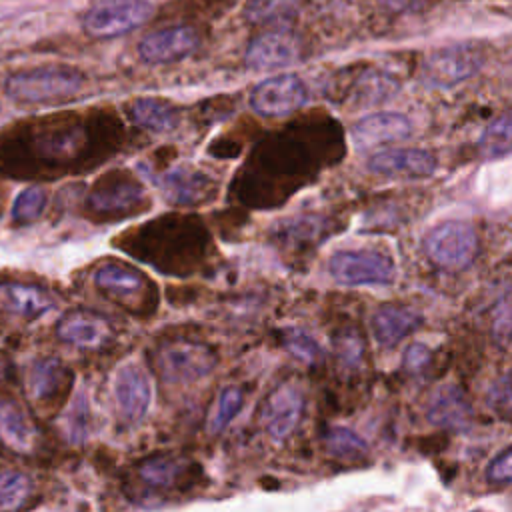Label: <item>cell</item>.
<instances>
[{"label":"cell","mask_w":512,"mask_h":512,"mask_svg":"<svg viewBox=\"0 0 512 512\" xmlns=\"http://www.w3.org/2000/svg\"><path fill=\"white\" fill-rule=\"evenodd\" d=\"M300 40L288 30H270L256 36L244 54V62L250 70L268 72L292 66L300 60Z\"/></svg>","instance_id":"9a60e30c"},{"label":"cell","mask_w":512,"mask_h":512,"mask_svg":"<svg viewBox=\"0 0 512 512\" xmlns=\"http://www.w3.org/2000/svg\"><path fill=\"white\" fill-rule=\"evenodd\" d=\"M436 166V158L418 148H388L368 160L370 172L390 178H428Z\"/></svg>","instance_id":"d6986e66"},{"label":"cell","mask_w":512,"mask_h":512,"mask_svg":"<svg viewBox=\"0 0 512 512\" xmlns=\"http://www.w3.org/2000/svg\"><path fill=\"white\" fill-rule=\"evenodd\" d=\"M484 58L468 44L446 46L430 52L420 66V80L430 88H450L474 76Z\"/></svg>","instance_id":"30bf717a"},{"label":"cell","mask_w":512,"mask_h":512,"mask_svg":"<svg viewBox=\"0 0 512 512\" xmlns=\"http://www.w3.org/2000/svg\"><path fill=\"white\" fill-rule=\"evenodd\" d=\"M300 0H246L244 18L252 24L280 26L296 18Z\"/></svg>","instance_id":"83f0119b"},{"label":"cell","mask_w":512,"mask_h":512,"mask_svg":"<svg viewBox=\"0 0 512 512\" xmlns=\"http://www.w3.org/2000/svg\"><path fill=\"white\" fill-rule=\"evenodd\" d=\"M84 74L70 66H36L6 78V94L22 104H50L68 100L84 88Z\"/></svg>","instance_id":"5b68a950"},{"label":"cell","mask_w":512,"mask_h":512,"mask_svg":"<svg viewBox=\"0 0 512 512\" xmlns=\"http://www.w3.org/2000/svg\"><path fill=\"white\" fill-rule=\"evenodd\" d=\"M156 184L166 200L176 206H196L216 194V182L208 174L186 166H174L156 174Z\"/></svg>","instance_id":"ac0fdd59"},{"label":"cell","mask_w":512,"mask_h":512,"mask_svg":"<svg viewBox=\"0 0 512 512\" xmlns=\"http://www.w3.org/2000/svg\"><path fill=\"white\" fill-rule=\"evenodd\" d=\"M398 88H400L398 80L388 72L368 70L356 80L352 88V102L360 108L376 106L390 100L398 92Z\"/></svg>","instance_id":"4316f807"},{"label":"cell","mask_w":512,"mask_h":512,"mask_svg":"<svg viewBox=\"0 0 512 512\" xmlns=\"http://www.w3.org/2000/svg\"><path fill=\"white\" fill-rule=\"evenodd\" d=\"M152 14L150 0H98L86 10L82 26L90 38H118L146 24Z\"/></svg>","instance_id":"ba28073f"},{"label":"cell","mask_w":512,"mask_h":512,"mask_svg":"<svg viewBox=\"0 0 512 512\" xmlns=\"http://www.w3.org/2000/svg\"><path fill=\"white\" fill-rule=\"evenodd\" d=\"M478 146L486 158H496L512 150V110L502 112L486 126Z\"/></svg>","instance_id":"f546056e"},{"label":"cell","mask_w":512,"mask_h":512,"mask_svg":"<svg viewBox=\"0 0 512 512\" xmlns=\"http://www.w3.org/2000/svg\"><path fill=\"white\" fill-rule=\"evenodd\" d=\"M130 144L114 116H62L12 126L0 134V174L56 180L86 174Z\"/></svg>","instance_id":"6da1fadb"},{"label":"cell","mask_w":512,"mask_h":512,"mask_svg":"<svg viewBox=\"0 0 512 512\" xmlns=\"http://www.w3.org/2000/svg\"><path fill=\"white\" fill-rule=\"evenodd\" d=\"M392 12H408L422 6L426 0H380Z\"/></svg>","instance_id":"f35d334b"},{"label":"cell","mask_w":512,"mask_h":512,"mask_svg":"<svg viewBox=\"0 0 512 512\" xmlns=\"http://www.w3.org/2000/svg\"><path fill=\"white\" fill-rule=\"evenodd\" d=\"M486 478L492 484H508L512 482V446L500 452L486 468Z\"/></svg>","instance_id":"74e56055"},{"label":"cell","mask_w":512,"mask_h":512,"mask_svg":"<svg viewBox=\"0 0 512 512\" xmlns=\"http://www.w3.org/2000/svg\"><path fill=\"white\" fill-rule=\"evenodd\" d=\"M334 350H336V358L344 368H356L362 360V352H364V342L362 336L356 330H344L336 336L334 340Z\"/></svg>","instance_id":"d590c367"},{"label":"cell","mask_w":512,"mask_h":512,"mask_svg":"<svg viewBox=\"0 0 512 512\" xmlns=\"http://www.w3.org/2000/svg\"><path fill=\"white\" fill-rule=\"evenodd\" d=\"M130 122L148 132H170L178 126V108L162 98H136L128 104Z\"/></svg>","instance_id":"484cf974"},{"label":"cell","mask_w":512,"mask_h":512,"mask_svg":"<svg viewBox=\"0 0 512 512\" xmlns=\"http://www.w3.org/2000/svg\"><path fill=\"white\" fill-rule=\"evenodd\" d=\"M304 412V396L294 384L276 386L264 400L260 422L274 440H286L300 424Z\"/></svg>","instance_id":"2e32d148"},{"label":"cell","mask_w":512,"mask_h":512,"mask_svg":"<svg viewBox=\"0 0 512 512\" xmlns=\"http://www.w3.org/2000/svg\"><path fill=\"white\" fill-rule=\"evenodd\" d=\"M200 44L198 32L190 26H168L146 34L138 42V56L146 64H172L190 56Z\"/></svg>","instance_id":"e0dca14e"},{"label":"cell","mask_w":512,"mask_h":512,"mask_svg":"<svg viewBox=\"0 0 512 512\" xmlns=\"http://www.w3.org/2000/svg\"><path fill=\"white\" fill-rule=\"evenodd\" d=\"M0 444L18 456H32L38 448L34 422L10 396H0Z\"/></svg>","instance_id":"ffe728a7"},{"label":"cell","mask_w":512,"mask_h":512,"mask_svg":"<svg viewBox=\"0 0 512 512\" xmlns=\"http://www.w3.org/2000/svg\"><path fill=\"white\" fill-rule=\"evenodd\" d=\"M150 196L144 184L126 168H114L98 176L82 200V214L96 222H118L148 210Z\"/></svg>","instance_id":"3957f363"},{"label":"cell","mask_w":512,"mask_h":512,"mask_svg":"<svg viewBox=\"0 0 512 512\" xmlns=\"http://www.w3.org/2000/svg\"><path fill=\"white\" fill-rule=\"evenodd\" d=\"M412 134V122L398 112H374L352 126V140L358 148L394 144Z\"/></svg>","instance_id":"44dd1931"},{"label":"cell","mask_w":512,"mask_h":512,"mask_svg":"<svg viewBox=\"0 0 512 512\" xmlns=\"http://www.w3.org/2000/svg\"><path fill=\"white\" fill-rule=\"evenodd\" d=\"M426 416L438 428L462 430L472 420V406L458 386L444 384L430 396Z\"/></svg>","instance_id":"603a6c76"},{"label":"cell","mask_w":512,"mask_h":512,"mask_svg":"<svg viewBox=\"0 0 512 512\" xmlns=\"http://www.w3.org/2000/svg\"><path fill=\"white\" fill-rule=\"evenodd\" d=\"M432 360V352L428 346L420 344V342H414L410 344L406 350H404V358H402V368L408 372V374H422L428 364Z\"/></svg>","instance_id":"8d00e7d4"},{"label":"cell","mask_w":512,"mask_h":512,"mask_svg":"<svg viewBox=\"0 0 512 512\" xmlns=\"http://www.w3.org/2000/svg\"><path fill=\"white\" fill-rule=\"evenodd\" d=\"M2 210H4V192L0 190V216H2Z\"/></svg>","instance_id":"ab89813d"},{"label":"cell","mask_w":512,"mask_h":512,"mask_svg":"<svg viewBox=\"0 0 512 512\" xmlns=\"http://www.w3.org/2000/svg\"><path fill=\"white\" fill-rule=\"evenodd\" d=\"M46 190L42 186H28L24 188L14 204H12V224L14 226H26L34 220H38L46 208Z\"/></svg>","instance_id":"1f68e13d"},{"label":"cell","mask_w":512,"mask_h":512,"mask_svg":"<svg viewBox=\"0 0 512 512\" xmlns=\"http://www.w3.org/2000/svg\"><path fill=\"white\" fill-rule=\"evenodd\" d=\"M60 430L66 440L70 442H82L88 436L90 430V408L84 394H78L72 402V406L62 414Z\"/></svg>","instance_id":"836d02e7"},{"label":"cell","mask_w":512,"mask_h":512,"mask_svg":"<svg viewBox=\"0 0 512 512\" xmlns=\"http://www.w3.org/2000/svg\"><path fill=\"white\" fill-rule=\"evenodd\" d=\"M96 290L136 318H150L158 308L156 284L122 260H106L94 270Z\"/></svg>","instance_id":"277c9868"},{"label":"cell","mask_w":512,"mask_h":512,"mask_svg":"<svg viewBox=\"0 0 512 512\" xmlns=\"http://www.w3.org/2000/svg\"><path fill=\"white\" fill-rule=\"evenodd\" d=\"M422 324V316L406 306L386 304L372 316V332L382 346H394Z\"/></svg>","instance_id":"d4e9b609"},{"label":"cell","mask_w":512,"mask_h":512,"mask_svg":"<svg viewBox=\"0 0 512 512\" xmlns=\"http://www.w3.org/2000/svg\"><path fill=\"white\" fill-rule=\"evenodd\" d=\"M188 462L172 454H152L136 464L138 482L150 492H168L184 486Z\"/></svg>","instance_id":"cb8c5ba5"},{"label":"cell","mask_w":512,"mask_h":512,"mask_svg":"<svg viewBox=\"0 0 512 512\" xmlns=\"http://www.w3.org/2000/svg\"><path fill=\"white\" fill-rule=\"evenodd\" d=\"M206 234L192 216L166 214L122 232L114 246L164 274H188L202 256Z\"/></svg>","instance_id":"7a4b0ae2"},{"label":"cell","mask_w":512,"mask_h":512,"mask_svg":"<svg viewBox=\"0 0 512 512\" xmlns=\"http://www.w3.org/2000/svg\"><path fill=\"white\" fill-rule=\"evenodd\" d=\"M330 274L346 286L388 284L394 280V262L376 250H340L330 258Z\"/></svg>","instance_id":"8fae6325"},{"label":"cell","mask_w":512,"mask_h":512,"mask_svg":"<svg viewBox=\"0 0 512 512\" xmlns=\"http://www.w3.org/2000/svg\"><path fill=\"white\" fill-rule=\"evenodd\" d=\"M32 492V480L18 470L0 472V510L22 508Z\"/></svg>","instance_id":"4dcf8cb0"},{"label":"cell","mask_w":512,"mask_h":512,"mask_svg":"<svg viewBox=\"0 0 512 512\" xmlns=\"http://www.w3.org/2000/svg\"><path fill=\"white\" fill-rule=\"evenodd\" d=\"M0 308L22 320H36L54 308L50 294L32 282L0 280Z\"/></svg>","instance_id":"7402d4cb"},{"label":"cell","mask_w":512,"mask_h":512,"mask_svg":"<svg viewBox=\"0 0 512 512\" xmlns=\"http://www.w3.org/2000/svg\"><path fill=\"white\" fill-rule=\"evenodd\" d=\"M74 372L56 356L32 360L24 372V394L28 402L48 414L58 412L72 390Z\"/></svg>","instance_id":"52a82bcc"},{"label":"cell","mask_w":512,"mask_h":512,"mask_svg":"<svg viewBox=\"0 0 512 512\" xmlns=\"http://www.w3.org/2000/svg\"><path fill=\"white\" fill-rule=\"evenodd\" d=\"M218 362L216 350L198 340L172 338L154 352V370L164 384H192L208 376Z\"/></svg>","instance_id":"8992f818"},{"label":"cell","mask_w":512,"mask_h":512,"mask_svg":"<svg viewBox=\"0 0 512 512\" xmlns=\"http://www.w3.org/2000/svg\"><path fill=\"white\" fill-rule=\"evenodd\" d=\"M114 406L118 420L126 426L138 424L150 406L152 388L146 370L138 362L122 364L114 374Z\"/></svg>","instance_id":"7c38bea8"},{"label":"cell","mask_w":512,"mask_h":512,"mask_svg":"<svg viewBox=\"0 0 512 512\" xmlns=\"http://www.w3.org/2000/svg\"><path fill=\"white\" fill-rule=\"evenodd\" d=\"M308 100L306 84L296 74H278L262 80L250 94V104L260 116H286Z\"/></svg>","instance_id":"5bb4252c"},{"label":"cell","mask_w":512,"mask_h":512,"mask_svg":"<svg viewBox=\"0 0 512 512\" xmlns=\"http://www.w3.org/2000/svg\"><path fill=\"white\" fill-rule=\"evenodd\" d=\"M284 346L288 348V352L292 356H296L298 360L306 362V364H314L320 360L322 350L318 346V342L302 328H288L284 330Z\"/></svg>","instance_id":"e575fe53"},{"label":"cell","mask_w":512,"mask_h":512,"mask_svg":"<svg viewBox=\"0 0 512 512\" xmlns=\"http://www.w3.org/2000/svg\"><path fill=\"white\" fill-rule=\"evenodd\" d=\"M324 446L330 456L344 462L364 460L368 454V444L350 428L332 426L324 432Z\"/></svg>","instance_id":"f1b7e54d"},{"label":"cell","mask_w":512,"mask_h":512,"mask_svg":"<svg viewBox=\"0 0 512 512\" xmlns=\"http://www.w3.org/2000/svg\"><path fill=\"white\" fill-rule=\"evenodd\" d=\"M242 404H244L242 390L238 386H226L220 392V396H218V400L214 404V410H212L210 420H208V430L212 434L222 432L236 418V414L240 412Z\"/></svg>","instance_id":"d6a6232c"},{"label":"cell","mask_w":512,"mask_h":512,"mask_svg":"<svg viewBox=\"0 0 512 512\" xmlns=\"http://www.w3.org/2000/svg\"><path fill=\"white\" fill-rule=\"evenodd\" d=\"M424 252L436 268L462 270L478 252L476 230L460 220L442 222L426 234Z\"/></svg>","instance_id":"9c48e42d"},{"label":"cell","mask_w":512,"mask_h":512,"mask_svg":"<svg viewBox=\"0 0 512 512\" xmlns=\"http://www.w3.org/2000/svg\"><path fill=\"white\" fill-rule=\"evenodd\" d=\"M56 336L60 342L78 350H104L116 340L112 322L92 310L66 312L56 324Z\"/></svg>","instance_id":"4fadbf2b"}]
</instances>
